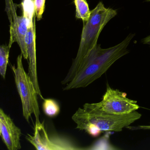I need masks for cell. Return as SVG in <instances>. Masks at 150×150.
<instances>
[{
  "mask_svg": "<svg viewBox=\"0 0 150 150\" xmlns=\"http://www.w3.org/2000/svg\"><path fill=\"white\" fill-rule=\"evenodd\" d=\"M134 36L130 34L120 43L108 49L97 44L80 63L73 79L64 90L85 88L100 78L117 60L129 53L128 47Z\"/></svg>",
  "mask_w": 150,
  "mask_h": 150,
  "instance_id": "6da1fadb",
  "label": "cell"
},
{
  "mask_svg": "<svg viewBox=\"0 0 150 150\" xmlns=\"http://www.w3.org/2000/svg\"><path fill=\"white\" fill-rule=\"evenodd\" d=\"M117 15L115 10L105 7L102 1H100L91 11L89 20L84 23L77 56L67 75L62 81L63 85H66L73 79L80 63L97 45L98 38L103 28Z\"/></svg>",
  "mask_w": 150,
  "mask_h": 150,
  "instance_id": "7a4b0ae2",
  "label": "cell"
},
{
  "mask_svg": "<svg viewBox=\"0 0 150 150\" xmlns=\"http://www.w3.org/2000/svg\"><path fill=\"white\" fill-rule=\"evenodd\" d=\"M135 111L125 115H115L100 109L94 103H85L83 108H79L72 117L76 123L85 122L93 124L102 131H122L141 117Z\"/></svg>",
  "mask_w": 150,
  "mask_h": 150,
  "instance_id": "3957f363",
  "label": "cell"
},
{
  "mask_svg": "<svg viewBox=\"0 0 150 150\" xmlns=\"http://www.w3.org/2000/svg\"><path fill=\"white\" fill-rule=\"evenodd\" d=\"M23 54L21 53L17 58V67L12 66L14 74L15 81L22 104L23 114L26 121L29 122L32 114L35 117L36 122L40 121L39 105L38 101L36 90L30 76L23 68Z\"/></svg>",
  "mask_w": 150,
  "mask_h": 150,
  "instance_id": "277c9868",
  "label": "cell"
},
{
  "mask_svg": "<svg viewBox=\"0 0 150 150\" xmlns=\"http://www.w3.org/2000/svg\"><path fill=\"white\" fill-rule=\"evenodd\" d=\"M27 140L38 150H81V148L66 137L58 135L50 136L45 127L44 122L37 121L33 136L28 134Z\"/></svg>",
  "mask_w": 150,
  "mask_h": 150,
  "instance_id": "5b68a950",
  "label": "cell"
},
{
  "mask_svg": "<svg viewBox=\"0 0 150 150\" xmlns=\"http://www.w3.org/2000/svg\"><path fill=\"white\" fill-rule=\"evenodd\" d=\"M95 104L103 111L118 115L129 114L139 108L137 101L127 98L126 93L113 89L108 84L102 100Z\"/></svg>",
  "mask_w": 150,
  "mask_h": 150,
  "instance_id": "8992f818",
  "label": "cell"
},
{
  "mask_svg": "<svg viewBox=\"0 0 150 150\" xmlns=\"http://www.w3.org/2000/svg\"><path fill=\"white\" fill-rule=\"evenodd\" d=\"M0 135L8 150H18L21 148V130L1 108L0 109Z\"/></svg>",
  "mask_w": 150,
  "mask_h": 150,
  "instance_id": "52a82bcc",
  "label": "cell"
},
{
  "mask_svg": "<svg viewBox=\"0 0 150 150\" xmlns=\"http://www.w3.org/2000/svg\"><path fill=\"white\" fill-rule=\"evenodd\" d=\"M35 20L32 26L28 28L26 37V43L29 62V75L35 86L38 95L42 99L43 98L40 91L38 79L37 70L36 48Z\"/></svg>",
  "mask_w": 150,
  "mask_h": 150,
  "instance_id": "ba28073f",
  "label": "cell"
},
{
  "mask_svg": "<svg viewBox=\"0 0 150 150\" xmlns=\"http://www.w3.org/2000/svg\"><path fill=\"white\" fill-rule=\"evenodd\" d=\"M28 30V22L23 16L14 18L13 23L10 25V39L8 45L12 47L14 42H17L21 49L23 57L28 59V52L26 43V37Z\"/></svg>",
  "mask_w": 150,
  "mask_h": 150,
  "instance_id": "9c48e42d",
  "label": "cell"
},
{
  "mask_svg": "<svg viewBox=\"0 0 150 150\" xmlns=\"http://www.w3.org/2000/svg\"><path fill=\"white\" fill-rule=\"evenodd\" d=\"M74 3L76 8V18L80 19L83 23L89 20L91 14V11L86 0H74Z\"/></svg>",
  "mask_w": 150,
  "mask_h": 150,
  "instance_id": "30bf717a",
  "label": "cell"
},
{
  "mask_svg": "<svg viewBox=\"0 0 150 150\" xmlns=\"http://www.w3.org/2000/svg\"><path fill=\"white\" fill-rule=\"evenodd\" d=\"M23 16L26 18L28 28L32 26L36 17L34 0H23L21 3Z\"/></svg>",
  "mask_w": 150,
  "mask_h": 150,
  "instance_id": "8fae6325",
  "label": "cell"
},
{
  "mask_svg": "<svg viewBox=\"0 0 150 150\" xmlns=\"http://www.w3.org/2000/svg\"><path fill=\"white\" fill-rule=\"evenodd\" d=\"M42 108L44 113L49 117H55L60 113L59 104L52 99H44Z\"/></svg>",
  "mask_w": 150,
  "mask_h": 150,
  "instance_id": "7c38bea8",
  "label": "cell"
},
{
  "mask_svg": "<svg viewBox=\"0 0 150 150\" xmlns=\"http://www.w3.org/2000/svg\"><path fill=\"white\" fill-rule=\"evenodd\" d=\"M11 48L8 45H2L0 47V74L3 79L6 78Z\"/></svg>",
  "mask_w": 150,
  "mask_h": 150,
  "instance_id": "4fadbf2b",
  "label": "cell"
},
{
  "mask_svg": "<svg viewBox=\"0 0 150 150\" xmlns=\"http://www.w3.org/2000/svg\"><path fill=\"white\" fill-rule=\"evenodd\" d=\"M5 11L6 12L10 25L13 23L14 18L17 16L16 10L18 5L14 4L13 0H5Z\"/></svg>",
  "mask_w": 150,
  "mask_h": 150,
  "instance_id": "5bb4252c",
  "label": "cell"
},
{
  "mask_svg": "<svg viewBox=\"0 0 150 150\" xmlns=\"http://www.w3.org/2000/svg\"><path fill=\"white\" fill-rule=\"evenodd\" d=\"M34 2L36 17L38 21H40L45 9V0H34Z\"/></svg>",
  "mask_w": 150,
  "mask_h": 150,
  "instance_id": "9a60e30c",
  "label": "cell"
},
{
  "mask_svg": "<svg viewBox=\"0 0 150 150\" xmlns=\"http://www.w3.org/2000/svg\"><path fill=\"white\" fill-rule=\"evenodd\" d=\"M142 42L144 44L150 45V35L142 39Z\"/></svg>",
  "mask_w": 150,
  "mask_h": 150,
  "instance_id": "2e32d148",
  "label": "cell"
},
{
  "mask_svg": "<svg viewBox=\"0 0 150 150\" xmlns=\"http://www.w3.org/2000/svg\"><path fill=\"white\" fill-rule=\"evenodd\" d=\"M138 129H150V125H140L139 126Z\"/></svg>",
  "mask_w": 150,
  "mask_h": 150,
  "instance_id": "e0dca14e",
  "label": "cell"
},
{
  "mask_svg": "<svg viewBox=\"0 0 150 150\" xmlns=\"http://www.w3.org/2000/svg\"><path fill=\"white\" fill-rule=\"evenodd\" d=\"M147 1H150V0H147Z\"/></svg>",
  "mask_w": 150,
  "mask_h": 150,
  "instance_id": "ac0fdd59",
  "label": "cell"
}]
</instances>
